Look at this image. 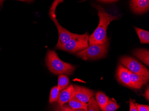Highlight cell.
<instances>
[{"instance_id": "obj_1", "label": "cell", "mask_w": 149, "mask_h": 111, "mask_svg": "<svg viewBox=\"0 0 149 111\" xmlns=\"http://www.w3.org/2000/svg\"><path fill=\"white\" fill-rule=\"evenodd\" d=\"M98 10L99 23L97 29L89 37V46L93 45H102L108 42L107 30L108 26L114 20L118 19L119 15H113L107 13L102 7L98 5H93Z\"/></svg>"}, {"instance_id": "obj_2", "label": "cell", "mask_w": 149, "mask_h": 111, "mask_svg": "<svg viewBox=\"0 0 149 111\" xmlns=\"http://www.w3.org/2000/svg\"><path fill=\"white\" fill-rule=\"evenodd\" d=\"M46 62L49 70L55 75H70L76 68L74 66L62 61L54 51H48Z\"/></svg>"}, {"instance_id": "obj_3", "label": "cell", "mask_w": 149, "mask_h": 111, "mask_svg": "<svg viewBox=\"0 0 149 111\" xmlns=\"http://www.w3.org/2000/svg\"><path fill=\"white\" fill-rule=\"evenodd\" d=\"M63 1H55L52 5L50 10V17L52 20L55 23L57 28L58 32V40L57 44L55 48L58 49L59 47L65 45L70 40L77 35V34L72 33L68 30L63 27L58 23L56 16V10L58 5L63 2Z\"/></svg>"}, {"instance_id": "obj_4", "label": "cell", "mask_w": 149, "mask_h": 111, "mask_svg": "<svg viewBox=\"0 0 149 111\" xmlns=\"http://www.w3.org/2000/svg\"><path fill=\"white\" fill-rule=\"evenodd\" d=\"M88 39L89 34L88 32L82 35L77 34L68 42L59 47L58 50L73 53L79 52L88 47Z\"/></svg>"}, {"instance_id": "obj_5", "label": "cell", "mask_w": 149, "mask_h": 111, "mask_svg": "<svg viewBox=\"0 0 149 111\" xmlns=\"http://www.w3.org/2000/svg\"><path fill=\"white\" fill-rule=\"evenodd\" d=\"M109 43L102 45H93L77 52V55L83 60H95L104 57L107 54Z\"/></svg>"}, {"instance_id": "obj_6", "label": "cell", "mask_w": 149, "mask_h": 111, "mask_svg": "<svg viewBox=\"0 0 149 111\" xmlns=\"http://www.w3.org/2000/svg\"><path fill=\"white\" fill-rule=\"evenodd\" d=\"M120 63L126 67L130 71L149 78V70L137 60L130 57H124L120 58Z\"/></svg>"}, {"instance_id": "obj_7", "label": "cell", "mask_w": 149, "mask_h": 111, "mask_svg": "<svg viewBox=\"0 0 149 111\" xmlns=\"http://www.w3.org/2000/svg\"><path fill=\"white\" fill-rule=\"evenodd\" d=\"M74 97L80 101L87 103L93 97V92L90 89H88L83 87L75 85L74 86Z\"/></svg>"}, {"instance_id": "obj_8", "label": "cell", "mask_w": 149, "mask_h": 111, "mask_svg": "<svg viewBox=\"0 0 149 111\" xmlns=\"http://www.w3.org/2000/svg\"><path fill=\"white\" fill-rule=\"evenodd\" d=\"M117 78L119 81L125 85L134 88L130 81V71L126 68L121 65H119L117 69Z\"/></svg>"}, {"instance_id": "obj_9", "label": "cell", "mask_w": 149, "mask_h": 111, "mask_svg": "<svg viewBox=\"0 0 149 111\" xmlns=\"http://www.w3.org/2000/svg\"><path fill=\"white\" fill-rule=\"evenodd\" d=\"M131 10L134 13L141 14L149 10V1L148 0H133L130 1Z\"/></svg>"}, {"instance_id": "obj_10", "label": "cell", "mask_w": 149, "mask_h": 111, "mask_svg": "<svg viewBox=\"0 0 149 111\" xmlns=\"http://www.w3.org/2000/svg\"><path fill=\"white\" fill-rule=\"evenodd\" d=\"M74 92L75 90L74 86L72 85H70L61 91L60 92L59 100L58 101L59 105H63L64 103L69 101L72 97L74 96Z\"/></svg>"}, {"instance_id": "obj_11", "label": "cell", "mask_w": 149, "mask_h": 111, "mask_svg": "<svg viewBox=\"0 0 149 111\" xmlns=\"http://www.w3.org/2000/svg\"><path fill=\"white\" fill-rule=\"evenodd\" d=\"M130 81L134 88L139 89L148 82L149 78L130 71Z\"/></svg>"}, {"instance_id": "obj_12", "label": "cell", "mask_w": 149, "mask_h": 111, "mask_svg": "<svg viewBox=\"0 0 149 111\" xmlns=\"http://www.w3.org/2000/svg\"><path fill=\"white\" fill-rule=\"evenodd\" d=\"M135 56L147 65H149V52L146 49H137L133 52Z\"/></svg>"}, {"instance_id": "obj_13", "label": "cell", "mask_w": 149, "mask_h": 111, "mask_svg": "<svg viewBox=\"0 0 149 111\" xmlns=\"http://www.w3.org/2000/svg\"><path fill=\"white\" fill-rule=\"evenodd\" d=\"M70 108L74 109H84L87 111L88 105L78 100L74 96L68 101Z\"/></svg>"}, {"instance_id": "obj_14", "label": "cell", "mask_w": 149, "mask_h": 111, "mask_svg": "<svg viewBox=\"0 0 149 111\" xmlns=\"http://www.w3.org/2000/svg\"><path fill=\"white\" fill-rule=\"evenodd\" d=\"M134 29L139 38L140 43L141 44H149V32L139 29V28L136 27H135Z\"/></svg>"}, {"instance_id": "obj_15", "label": "cell", "mask_w": 149, "mask_h": 111, "mask_svg": "<svg viewBox=\"0 0 149 111\" xmlns=\"http://www.w3.org/2000/svg\"><path fill=\"white\" fill-rule=\"evenodd\" d=\"M96 98L98 105L101 110L103 109L109 98L103 92H99L96 94Z\"/></svg>"}, {"instance_id": "obj_16", "label": "cell", "mask_w": 149, "mask_h": 111, "mask_svg": "<svg viewBox=\"0 0 149 111\" xmlns=\"http://www.w3.org/2000/svg\"><path fill=\"white\" fill-rule=\"evenodd\" d=\"M69 84V78L67 76L60 75L58 77L57 87L61 91L68 87Z\"/></svg>"}, {"instance_id": "obj_17", "label": "cell", "mask_w": 149, "mask_h": 111, "mask_svg": "<svg viewBox=\"0 0 149 111\" xmlns=\"http://www.w3.org/2000/svg\"><path fill=\"white\" fill-rule=\"evenodd\" d=\"M61 91L58 89L57 86L53 87L50 92L49 102L50 103H53L58 101L60 96Z\"/></svg>"}, {"instance_id": "obj_18", "label": "cell", "mask_w": 149, "mask_h": 111, "mask_svg": "<svg viewBox=\"0 0 149 111\" xmlns=\"http://www.w3.org/2000/svg\"><path fill=\"white\" fill-rule=\"evenodd\" d=\"M120 107L118 103L111 99H109L106 103L102 111H115Z\"/></svg>"}, {"instance_id": "obj_19", "label": "cell", "mask_w": 149, "mask_h": 111, "mask_svg": "<svg viewBox=\"0 0 149 111\" xmlns=\"http://www.w3.org/2000/svg\"><path fill=\"white\" fill-rule=\"evenodd\" d=\"M88 110L87 111H100V108L98 105L97 101L93 97L89 100L88 103Z\"/></svg>"}, {"instance_id": "obj_20", "label": "cell", "mask_w": 149, "mask_h": 111, "mask_svg": "<svg viewBox=\"0 0 149 111\" xmlns=\"http://www.w3.org/2000/svg\"><path fill=\"white\" fill-rule=\"evenodd\" d=\"M56 111H87L84 109H74L67 106H58L56 109Z\"/></svg>"}, {"instance_id": "obj_21", "label": "cell", "mask_w": 149, "mask_h": 111, "mask_svg": "<svg viewBox=\"0 0 149 111\" xmlns=\"http://www.w3.org/2000/svg\"><path fill=\"white\" fill-rule=\"evenodd\" d=\"M135 105L139 111H149V105H139L137 103H135Z\"/></svg>"}, {"instance_id": "obj_22", "label": "cell", "mask_w": 149, "mask_h": 111, "mask_svg": "<svg viewBox=\"0 0 149 111\" xmlns=\"http://www.w3.org/2000/svg\"><path fill=\"white\" fill-rule=\"evenodd\" d=\"M130 111H139L134 101L131 99L130 101Z\"/></svg>"}, {"instance_id": "obj_23", "label": "cell", "mask_w": 149, "mask_h": 111, "mask_svg": "<svg viewBox=\"0 0 149 111\" xmlns=\"http://www.w3.org/2000/svg\"><path fill=\"white\" fill-rule=\"evenodd\" d=\"M100 2H102V3H114V2H116L118 1H113V0H107V1H100Z\"/></svg>"}, {"instance_id": "obj_24", "label": "cell", "mask_w": 149, "mask_h": 111, "mask_svg": "<svg viewBox=\"0 0 149 111\" xmlns=\"http://www.w3.org/2000/svg\"><path fill=\"white\" fill-rule=\"evenodd\" d=\"M145 97L147 99V101H149V88H148L147 90H146V91L145 93L144 94Z\"/></svg>"}]
</instances>
